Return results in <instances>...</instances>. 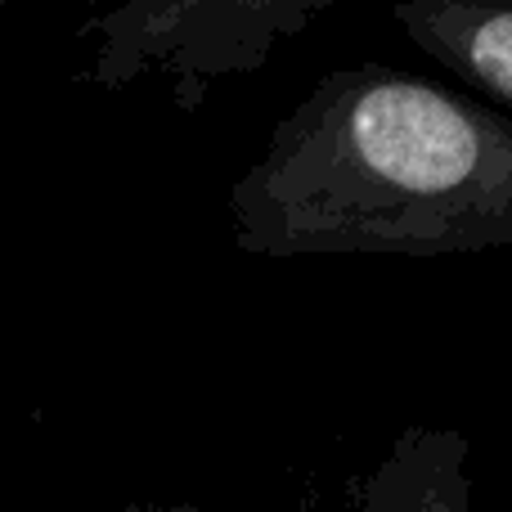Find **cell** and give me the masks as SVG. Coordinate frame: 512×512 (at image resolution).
I'll return each instance as SVG.
<instances>
[{"mask_svg": "<svg viewBox=\"0 0 512 512\" xmlns=\"http://www.w3.org/2000/svg\"><path fill=\"white\" fill-rule=\"evenodd\" d=\"M265 256L512 248V117L391 63L319 77L234 194Z\"/></svg>", "mask_w": 512, "mask_h": 512, "instance_id": "1", "label": "cell"}, {"mask_svg": "<svg viewBox=\"0 0 512 512\" xmlns=\"http://www.w3.org/2000/svg\"><path fill=\"white\" fill-rule=\"evenodd\" d=\"M391 18L409 32V41L459 72L468 86L512 104V5L486 0H400Z\"/></svg>", "mask_w": 512, "mask_h": 512, "instance_id": "2", "label": "cell"}, {"mask_svg": "<svg viewBox=\"0 0 512 512\" xmlns=\"http://www.w3.org/2000/svg\"><path fill=\"white\" fill-rule=\"evenodd\" d=\"M360 512H472L468 436L459 427H405L364 477Z\"/></svg>", "mask_w": 512, "mask_h": 512, "instance_id": "3", "label": "cell"}]
</instances>
